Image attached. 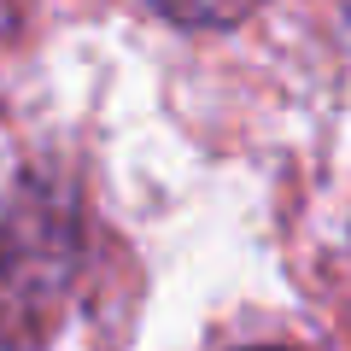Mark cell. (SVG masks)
<instances>
[{
	"label": "cell",
	"instance_id": "obj_1",
	"mask_svg": "<svg viewBox=\"0 0 351 351\" xmlns=\"http://www.w3.org/2000/svg\"><path fill=\"white\" fill-rule=\"evenodd\" d=\"M158 12H170L176 24H234V18L258 12L263 0H152Z\"/></svg>",
	"mask_w": 351,
	"mask_h": 351
}]
</instances>
